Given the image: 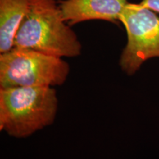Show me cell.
I'll list each match as a JSON object with an SVG mask.
<instances>
[{
    "label": "cell",
    "mask_w": 159,
    "mask_h": 159,
    "mask_svg": "<svg viewBox=\"0 0 159 159\" xmlns=\"http://www.w3.org/2000/svg\"><path fill=\"white\" fill-rule=\"evenodd\" d=\"M69 71L62 57L33 49L14 47L0 53V88L61 85Z\"/></svg>",
    "instance_id": "cell-3"
},
{
    "label": "cell",
    "mask_w": 159,
    "mask_h": 159,
    "mask_svg": "<svg viewBox=\"0 0 159 159\" xmlns=\"http://www.w3.org/2000/svg\"><path fill=\"white\" fill-rule=\"evenodd\" d=\"M127 33V43L119 64L123 72L133 76L148 60L159 58V16L140 4L129 3L120 17Z\"/></svg>",
    "instance_id": "cell-4"
},
{
    "label": "cell",
    "mask_w": 159,
    "mask_h": 159,
    "mask_svg": "<svg viewBox=\"0 0 159 159\" xmlns=\"http://www.w3.org/2000/svg\"><path fill=\"white\" fill-rule=\"evenodd\" d=\"M139 4L156 13H159V0H142Z\"/></svg>",
    "instance_id": "cell-7"
},
{
    "label": "cell",
    "mask_w": 159,
    "mask_h": 159,
    "mask_svg": "<svg viewBox=\"0 0 159 159\" xmlns=\"http://www.w3.org/2000/svg\"><path fill=\"white\" fill-rule=\"evenodd\" d=\"M31 0H0V53L14 47L17 32Z\"/></svg>",
    "instance_id": "cell-6"
},
{
    "label": "cell",
    "mask_w": 159,
    "mask_h": 159,
    "mask_svg": "<svg viewBox=\"0 0 159 159\" xmlns=\"http://www.w3.org/2000/svg\"><path fill=\"white\" fill-rule=\"evenodd\" d=\"M128 0H59L63 19L69 25L91 20L118 24Z\"/></svg>",
    "instance_id": "cell-5"
},
{
    "label": "cell",
    "mask_w": 159,
    "mask_h": 159,
    "mask_svg": "<svg viewBox=\"0 0 159 159\" xmlns=\"http://www.w3.org/2000/svg\"><path fill=\"white\" fill-rule=\"evenodd\" d=\"M14 47L62 58L77 57L82 52V44L63 19L56 0H31Z\"/></svg>",
    "instance_id": "cell-1"
},
{
    "label": "cell",
    "mask_w": 159,
    "mask_h": 159,
    "mask_svg": "<svg viewBox=\"0 0 159 159\" xmlns=\"http://www.w3.org/2000/svg\"><path fill=\"white\" fill-rule=\"evenodd\" d=\"M57 92L50 86L0 88V130L26 138L54 122Z\"/></svg>",
    "instance_id": "cell-2"
}]
</instances>
